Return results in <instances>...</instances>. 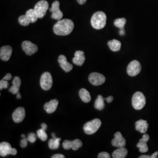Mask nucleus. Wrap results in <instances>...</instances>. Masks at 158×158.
Wrapping results in <instances>:
<instances>
[{"label":"nucleus","instance_id":"f257e3e1","mask_svg":"<svg viewBox=\"0 0 158 158\" xmlns=\"http://www.w3.org/2000/svg\"><path fill=\"white\" fill-rule=\"evenodd\" d=\"M74 28V23L71 19H63L58 21L53 26L54 33L59 36H66L70 34Z\"/></svg>","mask_w":158,"mask_h":158},{"label":"nucleus","instance_id":"f03ea898","mask_svg":"<svg viewBox=\"0 0 158 158\" xmlns=\"http://www.w3.org/2000/svg\"><path fill=\"white\" fill-rule=\"evenodd\" d=\"M107 16L102 11L95 12L91 18V24L93 28L102 29L104 28L106 25Z\"/></svg>","mask_w":158,"mask_h":158},{"label":"nucleus","instance_id":"7ed1b4c3","mask_svg":"<svg viewBox=\"0 0 158 158\" xmlns=\"http://www.w3.org/2000/svg\"><path fill=\"white\" fill-rule=\"evenodd\" d=\"M38 16L34 9L28 10L25 15H21L18 18L19 23L23 26H28L31 23H35L38 19Z\"/></svg>","mask_w":158,"mask_h":158},{"label":"nucleus","instance_id":"20e7f679","mask_svg":"<svg viewBox=\"0 0 158 158\" xmlns=\"http://www.w3.org/2000/svg\"><path fill=\"white\" fill-rule=\"evenodd\" d=\"M146 104V98L143 94L137 91L132 96V104L133 107L136 110H140L145 107Z\"/></svg>","mask_w":158,"mask_h":158},{"label":"nucleus","instance_id":"39448f33","mask_svg":"<svg viewBox=\"0 0 158 158\" xmlns=\"http://www.w3.org/2000/svg\"><path fill=\"white\" fill-rule=\"evenodd\" d=\"M101 125L102 121L100 119H94L85 124L83 127V130L86 134L91 135L96 132Z\"/></svg>","mask_w":158,"mask_h":158},{"label":"nucleus","instance_id":"423d86ee","mask_svg":"<svg viewBox=\"0 0 158 158\" xmlns=\"http://www.w3.org/2000/svg\"><path fill=\"white\" fill-rule=\"evenodd\" d=\"M34 10L36 12L39 18L45 16L46 12L49 10V3L45 0H41L38 2L34 6Z\"/></svg>","mask_w":158,"mask_h":158},{"label":"nucleus","instance_id":"0eeeda50","mask_svg":"<svg viewBox=\"0 0 158 158\" xmlns=\"http://www.w3.org/2000/svg\"><path fill=\"white\" fill-rule=\"evenodd\" d=\"M53 84V79L49 72H46L42 74L40 80V85L44 90H50Z\"/></svg>","mask_w":158,"mask_h":158},{"label":"nucleus","instance_id":"6e6552de","mask_svg":"<svg viewBox=\"0 0 158 158\" xmlns=\"http://www.w3.org/2000/svg\"><path fill=\"white\" fill-rule=\"evenodd\" d=\"M17 153V149L15 148H12L9 143L6 142H2L0 143L1 156H6L8 155H15Z\"/></svg>","mask_w":158,"mask_h":158},{"label":"nucleus","instance_id":"1a4fd4ad","mask_svg":"<svg viewBox=\"0 0 158 158\" xmlns=\"http://www.w3.org/2000/svg\"><path fill=\"white\" fill-rule=\"evenodd\" d=\"M60 2L58 1H55L52 5V7L49 8V11L51 12L52 14L51 15V18L53 19H56L57 21H60L62 19V12L60 11L59 8Z\"/></svg>","mask_w":158,"mask_h":158},{"label":"nucleus","instance_id":"9d476101","mask_svg":"<svg viewBox=\"0 0 158 158\" xmlns=\"http://www.w3.org/2000/svg\"><path fill=\"white\" fill-rule=\"evenodd\" d=\"M127 71L130 76H136L141 71V64L137 60H133L128 64Z\"/></svg>","mask_w":158,"mask_h":158},{"label":"nucleus","instance_id":"9b49d317","mask_svg":"<svg viewBox=\"0 0 158 158\" xmlns=\"http://www.w3.org/2000/svg\"><path fill=\"white\" fill-rule=\"evenodd\" d=\"M89 80L91 85H102L106 81V77L102 74L94 72L89 75Z\"/></svg>","mask_w":158,"mask_h":158},{"label":"nucleus","instance_id":"f8f14e48","mask_svg":"<svg viewBox=\"0 0 158 158\" xmlns=\"http://www.w3.org/2000/svg\"><path fill=\"white\" fill-rule=\"evenodd\" d=\"M22 48L23 51H24L25 53L28 56H31L34 55L38 49L37 45L28 40H25L23 42Z\"/></svg>","mask_w":158,"mask_h":158},{"label":"nucleus","instance_id":"ddd939ff","mask_svg":"<svg viewBox=\"0 0 158 158\" xmlns=\"http://www.w3.org/2000/svg\"><path fill=\"white\" fill-rule=\"evenodd\" d=\"M113 147L124 148L126 145V141L120 132H117L114 134V138L111 141Z\"/></svg>","mask_w":158,"mask_h":158},{"label":"nucleus","instance_id":"4468645a","mask_svg":"<svg viewBox=\"0 0 158 158\" xmlns=\"http://www.w3.org/2000/svg\"><path fill=\"white\" fill-rule=\"evenodd\" d=\"M25 110L23 108H17L12 114V119L15 123H19L25 118Z\"/></svg>","mask_w":158,"mask_h":158},{"label":"nucleus","instance_id":"2eb2a0df","mask_svg":"<svg viewBox=\"0 0 158 158\" xmlns=\"http://www.w3.org/2000/svg\"><path fill=\"white\" fill-rule=\"evenodd\" d=\"M58 62L60 66L65 72H69L73 69V65L68 62L66 57L63 55H61L59 56Z\"/></svg>","mask_w":158,"mask_h":158},{"label":"nucleus","instance_id":"dca6fc26","mask_svg":"<svg viewBox=\"0 0 158 158\" xmlns=\"http://www.w3.org/2000/svg\"><path fill=\"white\" fill-rule=\"evenodd\" d=\"M12 49L9 45L1 47L0 50V58L3 61H8L11 56Z\"/></svg>","mask_w":158,"mask_h":158},{"label":"nucleus","instance_id":"f3484780","mask_svg":"<svg viewBox=\"0 0 158 158\" xmlns=\"http://www.w3.org/2000/svg\"><path fill=\"white\" fill-rule=\"evenodd\" d=\"M149 139V136L147 134H144L141 139L137 143L136 147L139 148L140 152L145 153L148 151V147L147 145V142Z\"/></svg>","mask_w":158,"mask_h":158},{"label":"nucleus","instance_id":"a211bd4d","mask_svg":"<svg viewBox=\"0 0 158 158\" xmlns=\"http://www.w3.org/2000/svg\"><path fill=\"white\" fill-rule=\"evenodd\" d=\"M85 53L83 51H76L74 53V57L72 59V61L74 64L77 66H81L85 62Z\"/></svg>","mask_w":158,"mask_h":158},{"label":"nucleus","instance_id":"6ab92c4d","mask_svg":"<svg viewBox=\"0 0 158 158\" xmlns=\"http://www.w3.org/2000/svg\"><path fill=\"white\" fill-rule=\"evenodd\" d=\"M59 102L56 99L52 100L49 102H48L44 105V109L48 114L54 113L56 110Z\"/></svg>","mask_w":158,"mask_h":158},{"label":"nucleus","instance_id":"aec40b11","mask_svg":"<svg viewBox=\"0 0 158 158\" xmlns=\"http://www.w3.org/2000/svg\"><path fill=\"white\" fill-rule=\"evenodd\" d=\"M149 125L147 121L139 119L135 123V129L136 131L142 134H145L148 128Z\"/></svg>","mask_w":158,"mask_h":158},{"label":"nucleus","instance_id":"412c9836","mask_svg":"<svg viewBox=\"0 0 158 158\" xmlns=\"http://www.w3.org/2000/svg\"><path fill=\"white\" fill-rule=\"evenodd\" d=\"M128 153V151L126 148H119L118 149L115 150L113 153V158H125Z\"/></svg>","mask_w":158,"mask_h":158},{"label":"nucleus","instance_id":"4be33fe9","mask_svg":"<svg viewBox=\"0 0 158 158\" xmlns=\"http://www.w3.org/2000/svg\"><path fill=\"white\" fill-rule=\"evenodd\" d=\"M108 45L113 52H118L121 49V44L118 40H113L108 42Z\"/></svg>","mask_w":158,"mask_h":158},{"label":"nucleus","instance_id":"5701e85b","mask_svg":"<svg viewBox=\"0 0 158 158\" xmlns=\"http://www.w3.org/2000/svg\"><path fill=\"white\" fill-rule=\"evenodd\" d=\"M79 96L82 101L85 102H90L91 96L90 93L85 89H81L79 91Z\"/></svg>","mask_w":158,"mask_h":158},{"label":"nucleus","instance_id":"b1692460","mask_svg":"<svg viewBox=\"0 0 158 158\" xmlns=\"http://www.w3.org/2000/svg\"><path fill=\"white\" fill-rule=\"evenodd\" d=\"M104 100L105 99L103 98L102 95H98L94 103V107L98 110H102L104 108Z\"/></svg>","mask_w":158,"mask_h":158},{"label":"nucleus","instance_id":"393cba45","mask_svg":"<svg viewBox=\"0 0 158 158\" xmlns=\"http://www.w3.org/2000/svg\"><path fill=\"white\" fill-rule=\"evenodd\" d=\"M60 140H61V138H56L55 139L54 138L51 139L48 143L49 148L51 149H57L59 147Z\"/></svg>","mask_w":158,"mask_h":158},{"label":"nucleus","instance_id":"a878e982","mask_svg":"<svg viewBox=\"0 0 158 158\" xmlns=\"http://www.w3.org/2000/svg\"><path fill=\"white\" fill-rule=\"evenodd\" d=\"M127 22L126 19L124 18H118L115 20L114 21V25L117 27L118 28L121 29H124V27Z\"/></svg>","mask_w":158,"mask_h":158},{"label":"nucleus","instance_id":"bb28decb","mask_svg":"<svg viewBox=\"0 0 158 158\" xmlns=\"http://www.w3.org/2000/svg\"><path fill=\"white\" fill-rule=\"evenodd\" d=\"M37 136L42 141H45L48 139V135L46 133L45 130L42 128L37 131Z\"/></svg>","mask_w":158,"mask_h":158},{"label":"nucleus","instance_id":"cd10ccee","mask_svg":"<svg viewBox=\"0 0 158 158\" xmlns=\"http://www.w3.org/2000/svg\"><path fill=\"white\" fill-rule=\"evenodd\" d=\"M72 142V149L73 151H77L80 148L82 147L83 143L80 139H76Z\"/></svg>","mask_w":158,"mask_h":158},{"label":"nucleus","instance_id":"c85d7f7f","mask_svg":"<svg viewBox=\"0 0 158 158\" xmlns=\"http://www.w3.org/2000/svg\"><path fill=\"white\" fill-rule=\"evenodd\" d=\"M9 86L8 80L2 79L0 81V90H2L3 89H7Z\"/></svg>","mask_w":158,"mask_h":158},{"label":"nucleus","instance_id":"c756f323","mask_svg":"<svg viewBox=\"0 0 158 158\" xmlns=\"http://www.w3.org/2000/svg\"><path fill=\"white\" fill-rule=\"evenodd\" d=\"M12 84V85H14L15 86H17V87L19 88L20 86H21V80L19 77L16 76L13 79Z\"/></svg>","mask_w":158,"mask_h":158},{"label":"nucleus","instance_id":"7c9ffc66","mask_svg":"<svg viewBox=\"0 0 158 158\" xmlns=\"http://www.w3.org/2000/svg\"><path fill=\"white\" fill-rule=\"evenodd\" d=\"M62 145L64 149L69 150L70 149H72V142L66 140L63 142Z\"/></svg>","mask_w":158,"mask_h":158},{"label":"nucleus","instance_id":"2f4dec72","mask_svg":"<svg viewBox=\"0 0 158 158\" xmlns=\"http://www.w3.org/2000/svg\"><path fill=\"white\" fill-rule=\"evenodd\" d=\"M27 139H28V141L30 142L31 143H34L36 140V135L33 132H31L29 134Z\"/></svg>","mask_w":158,"mask_h":158},{"label":"nucleus","instance_id":"473e14b6","mask_svg":"<svg viewBox=\"0 0 158 158\" xmlns=\"http://www.w3.org/2000/svg\"><path fill=\"white\" fill-rule=\"evenodd\" d=\"M19 88L14 85L9 89V91L14 94H17L19 93Z\"/></svg>","mask_w":158,"mask_h":158},{"label":"nucleus","instance_id":"72a5a7b5","mask_svg":"<svg viewBox=\"0 0 158 158\" xmlns=\"http://www.w3.org/2000/svg\"><path fill=\"white\" fill-rule=\"evenodd\" d=\"M98 158H110V155L108 153L106 152H100L98 155Z\"/></svg>","mask_w":158,"mask_h":158},{"label":"nucleus","instance_id":"f704fd0d","mask_svg":"<svg viewBox=\"0 0 158 158\" xmlns=\"http://www.w3.org/2000/svg\"><path fill=\"white\" fill-rule=\"evenodd\" d=\"M28 141L27 138H23V139L21 140V143H20L21 147L23 148H26L27 146V145H28Z\"/></svg>","mask_w":158,"mask_h":158},{"label":"nucleus","instance_id":"c9c22d12","mask_svg":"<svg viewBox=\"0 0 158 158\" xmlns=\"http://www.w3.org/2000/svg\"><path fill=\"white\" fill-rule=\"evenodd\" d=\"M65 156L62 154H55L52 156V158H64Z\"/></svg>","mask_w":158,"mask_h":158},{"label":"nucleus","instance_id":"e433bc0d","mask_svg":"<svg viewBox=\"0 0 158 158\" xmlns=\"http://www.w3.org/2000/svg\"><path fill=\"white\" fill-rule=\"evenodd\" d=\"M12 79V75L10 73H7L6 75V76H4V77L3 78V79L6 80H10Z\"/></svg>","mask_w":158,"mask_h":158},{"label":"nucleus","instance_id":"4c0bfd02","mask_svg":"<svg viewBox=\"0 0 158 158\" xmlns=\"http://www.w3.org/2000/svg\"><path fill=\"white\" fill-rule=\"evenodd\" d=\"M113 99H114V98H113V96H109V97H107L106 98H105V100H106L108 103H110V102H113Z\"/></svg>","mask_w":158,"mask_h":158},{"label":"nucleus","instance_id":"58836bf2","mask_svg":"<svg viewBox=\"0 0 158 158\" xmlns=\"http://www.w3.org/2000/svg\"><path fill=\"white\" fill-rule=\"evenodd\" d=\"M158 151H156L154 153H153L152 155L151 156V158H158Z\"/></svg>","mask_w":158,"mask_h":158},{"label":"nucleus","instance_id":"ea45409f","mask_svg":"<svg viewBox=\"0 0 158 158\" xmlns=\"http://www.w3.org/2000/svg\"><path fill=\"white\" fill-rule=\"evenodd\" d=\"M86 1H87V0H77V2L79 3V4H80V5L84 4L85 2H86Z\"/></svg>","mask_w":158,"mask_h":158},{"label":"nucleus","instance_id":"a19ab883","mask_svg":"<svg viewBox=\"0 0 158 158\" xmlns=\"http://www.w3.org/2000/svg\"><path fill=\"white\" fill-rule=\"evenodd\" d=\"M125 33V32L124 29H121V30H119V34L120 35H121V36H123V35H124Z\"/></svg>","mask_w":158,"mask_h":158},{"label":"nucleus","instance_id":"79ce46f5","mask_svg":"<svg viewBox=\"0 0 158 158\" xmlns=\"http://www.w3.org/2000/svg\"><path fill=\"white\" fill-rule=\"evenodd\" d=\"M41 127H42V128L44 129V130H46L47 129V125H46L45 123L42 124H41Z\"/></svg>","mask_w":158,"mask_h":158},{"label":"nucleus","instance_id":"37998d69","mask_svg":"<svg viewBox=\"0 0 158 158\" xmlns=\"http://www.w3.org/2000/svg\"><path fill=\"white\" fill-rule=\"evenodd\" d=\"M139 158H151V156H148V155H142V156H140Z\"/></svg>","mask_w":158,"mask_h":158},{"label":"nucleus","instance_id":"c03bdc74","mask_svg":"<svg viewBox=\"0 0 158 158\" xmlns=\"http://www.w3.org/2000/svg\"><path fill=\"white\" fill-rule=\"evenodd\" d=\"M17 99H20V98H21V95L20 94V93H18L17 94Z\"/></svg>","mask_w":158,"mask_h":158},{"label":"nucleus","instance_id":"a18cd8bd","mask_svg":"<svg viewBox=\"0 0 158 158\" xmlns=\"http://www.w3.org/2000/svg\"><path fill=\"white\" fill-rule=\"evenodd\" d=\"M52 137H53V138H54V139H55V138H56L57 137L55 135V134H54V133H53L52 134Z\"/></svg>","mask_w":158,"mask_h":158},{"label":"nucleus","instance_id":"49530a36","mask_svg":"<svg viewBox=\"0 0 158 158\" xmlns=\"http://www.w3.org/2000/svg\"><path fill=\"white\" fill-rule=\"evenodd\" d=\"M21 137H22L23 138H25V135L24 134H23V135H21Z\"/></svg>","mask_w":158,"mask_h":158}]
</instances>
